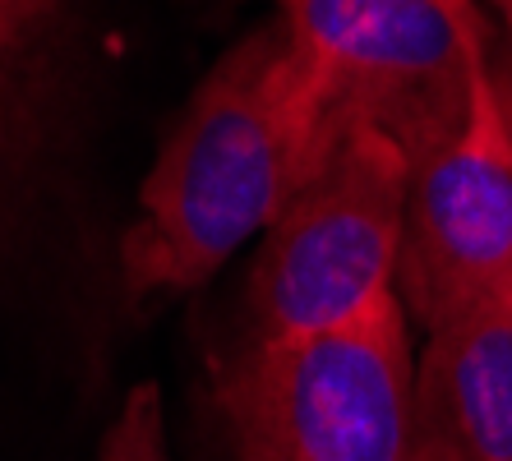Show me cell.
<instances>
[{
    "label": "cell",
    "mask_w": 512,
    "mask_h": 461,
    "mask_svg": "<svg viewBox=\"0 0 512 461\" xmlns=\"http://www.w3.org/2000/svg\"><path fill=\"white\" fill-rule=\"evenodd\" d=\"M411 461H512V309H471L425 332Z\"/></svg>",
    "instance_id": "cell-7"
},
{
    "label": "cell",
    "mask_w": 512,
    "mask_h": 461,
    "mask_svg": "<svg viewBox=\"0 0 512 461\" xmlns=\"http://www.w3.org/2000/svg\"><path fill=\"white\" fill-rule=\"evenodd\" d=\"M489 5L499 10V19H503V24H508V33H512V0H489Z\"/></svg>",
    "instance_id": "cell-9"
},
{
    "label": "cell",
    "mask_w": 512,
    "mask_h": 461,
    "mask_svg": "<svg viewBox=\"0 0 512 461\" xmlns=\"http://www.w3.org/2000/svg\"><path fill=\"white\" fill-rule=\"evenodd\" d=\"M319 166L282 24L240 37L203 74L139 180V213L120 236L125 291L185 296L208 286L236 249L268 236Z\"/></svg>",
    "instance_id": "cell-1"
},
{
    "label": "cell",
    "mask_w": 512,
    "mask_h": 461,
    "mask_svg": "<svg viewBox=\"0 0 512 461\" xmlns=\"http://www.w3.org/2000/svg\"><path fill=\"white\" fill-rule=\"evenodd\" d=\"M406 190L411 162L388 134H346L259 240L245 342L319 337L397 296Z\"/></svg>",
    "instance_id": "cell-4"
},
{
    "label": "cell",
    "mask_w": 512,
    "mask_h": 461,
    "mask_svg": "<svg viewBox=\"0 0 512 461\" xmlns=\"http://www.w3.org/2000/svg\"><path fill=\"white\" fill-rule=\"evenodd\" d=\"M411 319L402 296L296 342H245L213 379L240 461H411Z\"/></svg>",
    "instance_id": "cell-3"
},
{
    "label": "cell",
    "mask_w": 512,
    "mask_h": 461,
    "mask_svg": "<svg viewBox=\"0 0 512 461\" xmlns=\"http://www.w3.org/2000/svg\"><path fill=\"white\" fill-rule=\"evenodd\" d=\"M84 120L74 0H0V286L24 268L56 203Z\"/></svg>",
    "instance_id": "cell-6"
},
{
    "label": "cell",
    "mask_w": 512,
    "mask_h": 461,
    "mask_svg": "<svg viewBox=\"0 0 512 461\" xmlns=\"http://www.w3.org/2000/svg\"><path fill=\"white\" fill-rule=\"evenodd\" d=\"M397 296L425 332L471 309H512V107L489 56L457 134L411 166Z\"/></svg>",
    "instance_id": "cell-5"
},
{
    "label": "cell",
    "mask_w": 512,
    "mask_h": 461,
    "mask_svg": "<svg viewBox=\"0 0 512 461\" xmlns=\"http://www.w3.org/2000/svg\"><path fill=\"white\" fill-rule=\"evenodd\" d=\"M286 5H296V0H277V10H286Z\"/></svg>",
    "instance_id": "cell-10"
},
{
    "label": "cell",
    "mask_w": 512,
    "mask_h": 461,
    "mask_svg": "<svg viewBox=\"0 0 512 461\" xmlns=\"http://www.w3.org/2000/svg\"><path fill=\"white\" fill-rule=\"evenodd\" d=\"M277 24L323 157L379 130L416 166L457 134L485 60L476 0H296Z\"/></svg>",
    "instance_id": "cell-2"
},
{
    "label": "cell",
    "mask_w": 512,
    "mask_h": 461,
    "mask_svg": "<svg viewBox=\"0 0 512 461\" xmlns=\"http://www.w3.org/2000/svg\"><path fill=\"white\" fill-rule=\"evenodd\" d=\"M93 461H171L162 388H157L153 379L134 383V388L120 397L116 415H111L102 438H97Z\"/></svg>",
    "instance_id": "cell-8"
}]
</instances>
